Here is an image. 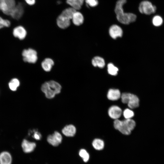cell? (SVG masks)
Instances as JSON below:
<instances>
[{
  "label": "cell",
  "instance_id": "1",
  "mask_svg": "<svg viewBox=\"0 0 164 164\" xmlns=\"http://www.w3.org/2000/svg\"><path fill=\"white\" fill-rule=\"evenodd\" d=\"M126 2L127 0H118L116 2L114 11L118 21L122 24L128 25L135 22L137 16L132 13L125 12L123 6Z\"/></svg>",
  "mask_w": 164,
  "mask_h": 164
},
{
  "label": "cell",
  "instance_id": "2",
  "mask_svg": "<svg viewBox=\"0 0 164 164\" xmlns=\"http://www.w3.org/2000/svg\"><path fill=\"white\" fill-rule=\"evenodd\" d=\"M61 89V85L53 80L45 82L41 87V90L45 94L46 97L49 99L53 98L56 94L60 93Z\"/></svg>",
  "mask_w": 164,
  "mask_h": 164
},
{
  "label": "cell",
  "instance_id": "3",
  "mask_svg": "<svg viewBox=\"0 0 164 164\" xmlns=\"http://www.w3.org/2000/svg\"><path fill=\"white\" fill-rule=\"evenodd\" d=\"M76 11L72 7L67 8L63 11L58 17L57 24L59 27L65 29L69 27L70 24L74 13Z\"/></svg>",
  "mask_w": 164,
  "mask_h": 164
},
{
  "label": "cell",
  "instance_id": "4",
  "mask_svg": "<svg viewBox=\"0 0 164 164\" xmlns=\"http://www.w3.org/2000/svg\"><path fill=\"white\" fill-rule=\"evenodd\" d=\"M121 97V101L124 104H127L131 109L138 107L139 105V100L135 95L129 93H123Z\"/></svg>",
  "mask_w": 164,
  "mask_h": 164
},
{
  "label": "cell",
  "instance_id": "5",
  "mask_svg": "<svg viewBox=\"0 0 164 164\" xmlns=\"http://www.w3.org/2000/svg\"><path fill=\"white\" fill-rule=\"evenodd\" d=\"M156 7L150 1L143 0L140 2L138 6V10L142 14L150 15L155 13Z\"/></svg>",
  "mask_w": 164,
  "mask_h": 164
},
{
  "label": "cell",
  "instance_id": "6",
  "mask_svg": "<svg viewBox=\"0 0 164 164\" xmlns=\"http://www.w3.org/2000/svg\"><path fill=\"white\" fill-rule=\"evenodd\" d=\"M23 61L30 63H35L37 61L38 57L36 51L31 48L25 49L22 52Z\"/></svg>",
  "mask_w": 164,
  "mask_h": 164
},
{
  "label": "cell",
  "instance_id": "7",
  "mask_svg": "<svg viewBox=\"0 0 164 164\" xmlns=\"http://www.w3.org/2000/svg\"><path fill=\"white\" fill-rule=\"evenodd\" d=\"M114 127L115 129L118 130L122 134L129 135L131 133L130 130L124 120L121 121L118 119H115L114 121Z\"/></svg>",
  "mask_w": 164,
  "mask_h": 164
},
{
  "label": "cell",
  "instance_id": "8",
  "mask_svg": "<svg viewBox=\"0 0 164 164\" xmlns=\"http://www.w3.org/2000/svg\"><path fill=\"white\" fill-rule=\"evenodd\" d=\"M62 139V137L60 133L56 131L52 135L48 136L47 141L52 145L56 146L61 143Z\"/></svg>",
  "mask_w": 164,
  "mask_h": 164
},
{
  "label": "cell",
  "instance_id": "9",
  "mask_svg": "<svg viewBox=\"0 0 164 164\" xmlns=\"http://www.w3.org/2000/svg\"><path fill=\"white\" fill-rule=\"evenodd\" d=\"M24 12V9L22 4L19 2L16 5L12 11L10 15L14 19L16 20L20 19Z\"/></svg>",
  "mask_w": 164,
  "mask_h": 164
},
{
  "label": "cell",
  "instance_id": "10",
  "mask_svg": "<svg viewBox=\"0 0 164 164\" xmlns=\"http://www.w3.org/2000/svg\"><path fill=\"white\" fill-rule=\"evenodd\" d=\"M109 34L111 38L115 39L118 37H121L123 35L122 28L118 25L114 24L109 29Z\"/></svg>",
  "mask_w": 164,
  "mask_h": 164
},
{
  "label": "cell",
  "instance_id": "11",
  "mask_svg": "<svg viewBox=\"0 0 164 164\" xmlns=\"http://www.w3.org/2000/svg\"><path fill=\"white\" fill-rule=\"evenodd\" d=\"M21 146L25 153H29L34 150L36 147V144L35 142H30L24 139L22 142Z\"/></svg>",
  "mask_w": 164,
  "mask_h": 164
},
{
  "label": "cell",
  "instance_id": "12",
  "mask_svg": "<svg viewBox=\"0 0 164 164\" xmlns=\"http://www.w3.org/2000/svg\"><path fill=\"white\" fill-rule=\"evenodd\" d=\"M122 114V110L119 107L114 105L111 106L108 111L109 116L114 119H118Z\"/></svg>",
  "mask_w": 164,
  "mask_h": 164
},
{
  "label": "cell",
  "instance_id": "13",
  "mask_svg": "<svg viewBox=\"0 0 164 164\" xmlns=\"http://www.w3.org/2000/svg\"><path fill=\"white\" fill-rule=\"evenodd\" d=\"M13 34L14 37L19 39L22 40L26 37L27 32L24 27L22 26H18L13 29Z\"/></svg>",
  "mask_w": 164,
  "mask_h": 164
},
{
  "label": "cell",
  "instance_id": "14",
  "mask_svg": "<svg viewBox=\"0 0 164 164\" xmlns=\"http://www.w3.org/2000/svg\"><path fill=\"white\" fill-rule=\"evenodd\" d=\"M12 156L10 152L3 151L0 153V164H12Z\"/></svg>",
  "mask_w": 164,
  "mask_h": 164
},
{
  "label": "cell",
  "instance_id": "15",
  "mask_svg": "<svg viewBox=\"0 0 164 164\" xmlns=\"http://www.w3.org/2000/svg\"><path fill=\"white\" fill-rule=\"evenodd\" d=\"M121 97L119 90L117 89H111L109 90L107 97L109 100L115 101L118 100Z\"/></svg>",
  "mask_w": 164,
  "mask_h": 164
},
{
  "label": "cell",
  "instance_id": "16",
  "mask_svg": "<svg viewBox=\"0 0 164 164\" xmlns=\"http://www.w3.org/2000/svg\"><path fill=\"white\" fill-rule=\"evenodd\" d=\"M72 20L75 25L79 26L83 23L84 18L81 13L76 11L74 13Z\"/></svg>",
  "mask_w": 164,
  "mask_h": 164
},
{
  "label": "cell",
  "instance_id": "17",
  "mask_svg": "<svg viewBox=\"0 0 164 164\" xmlns=\"http://www.w3.org/2000/svg\"><path fill=\"white\" fill-rule=\"evenodd\" d=\"M63 133L66 136L72 137L74 135L76 132V129L74 126L72 125L65 126L62 129Z\"/></svg>",
  "mask_w": 164,
  "mask_h": 164
},
{
  "label": "cell",
  "instance_id": "18",
  "mask_svg": "<svg viewBox=\"0 0 164 164\" xmlns=\"http://www.w3.org/2000/svg\"><path fill=\"white\" fill-rule=\"evenodd\" d=\"M53 61L51 58H46L42 62L41 66L44 70L49 72L54 65Z\"/></svg>",
  "mask_w": 164,
  "mask_h": 164
},
{
  "label": "cell",
  "instance_id": "19",
  "mask_svg": "<svg viewBox=\"0 0 164 164\" xmlns=\"http://www.w3.org/2000/svg\"><path fill=\"white\" fill-rule=\"evenodd\" d=\"M84 1V0H67L66 2L71 7L77 11L81 8Z\"/></svg>",
  "mask_w": 164,
  "mask_h": 164
},
{
  "label": "cell",
  "instance_id": "20",
  "mask_svg": "<svg viewBox=\"0 0 164 164\" xmlns=\"http://www.w3.org/2000/svg\"><path fill=\"white\" fill-rule=\"evenodd\" d=\"M92 63L94 67H98L101 68L104 67L105 65L104 60L102 58L98 56H95L92 59Z\"/></svg>",
  "mask_w": 164,
  "mask_h": 164
},
{
  "label": "cell",
  "instance_id": "21",
  "mask_svg": "<svg viewBox=\"0 0 164 164\" xmlns=\"http://www.w3.org/2000/svg\"><path fill=\"white\" fill-rule=\"evenodd\" d=\"M20 84V81L18 79L13 78L9 82L8 85L10 90L14 91L17 90Z\"/></svg>",
  "mask_w": 164,
  "mask_h": 164
},
{
  "label": "cell",
  "instance_id": "22",
  "mask_svg": "<svg viewBox=\"0 0 164 164\" xmlns=\"http://www.w3.org/2000/svg\"><path fill=\"white\" fill-rule=\"evenodd\" d=\"M92 144L93 147L97 150H102L104 148V141L98 138L94 139L92 142Z\"/></svg>",
  "mask_w": 164,
  "mask_h": 164
},
{
  "label": "cell",
  "instance_id": "23",
  "mask_svg": "<svg viewBox=\"0 0 164 164\" xmlns=\"http://www.w3.org/2000/svg\"><path fill=\"white\" fill-rule=\"evenodd\" d=\"M5 0L7 4L8 8V10L4 14L7 15H10L12 11L16 5L15 1V0Z\"/></svg>",
  "mask_w": 164,
  "mask_h": 164
},
{
  "label": "cell",
  "instance_id": "24",
  "mask_svg": "<svg viewBox=\"0 0 164 164\" xmlns=\"http://www.w3.org/2000/svg\"><path fill=\"white\" fill-rule=\"evenodd\" d=\"M152 22L154 26H159L163 23V19L160 15H156L153 17L152 19Z\"/></svg>",
  "mask_w": 164,
  "mask_h": 164
},
{
  "label": "cell",
  "instance_id": "25",
  "mask_svg": "<svg viewBox=\"0 0 164 164\" xmlns=\"http://www.w3.org/2000/svg\"><path fill=\"white\" fill-rule=\"evenodd\" d=\"M118 69L117 67L111 63H110L108 65V73L110 75L113 76L116 75L118 73Z\"/></svg>",
  "mask_w": 164,
  "mask_h": 164
},
{
  "label": "cell",
  "instance_id": "26",
  "mask_svg": "<svg viewBox=\"0 0 164 164\" xmlns=\"http://www.w3.org/2000/svg\"><path fill=\"white\" fill-rule=\"evenodd\" d=\"M79 155L85 162H87L89 159V155L87 152L84 149H81L79 152Z\"/></svg>",
  "mask_w": 164,
  "mask_h": 164
},
{
  "label": "cell",
  "instance_id": "27",
  "mask_svg": "<svg viewBox=\"0 0 164 164\" xmlns=\"http://www.w3.org/2000/svg\"><path fill=\"white\" fill-rule=\"evenodd\" d=\"M123 115L126 119H131L134 116V113L131 110L127 108L124 111Z\"/></svg>",
  "mask_w": 164,
  "mask_h": 164
},
{
  "label": "cell",
  "instance_id": "28",
  "mask_svg": "<svg viewBox=\"0 0 164 164\" xmlns=\"http://www.w3.org/2000/svg\"><path fill=\"white\" fill-rule=\"evenodd\" d=\"M130 130L132 131L135 126V121L131 119H127L124 120Z\"/></svg>",
  "mask_w": 164,
  "mask_h": 164
},
{
  "label": "cell",
  "instance_id": "29",
  "mask_svg": "<svg viewBox=\"0 0 164 164\" xmlns=\"http://www.w3.org/2000/svg\"><path fill=\"white\" fill-rule=\"evenodd\" d=\"M10 24V22L9 20L4 19L0 16V29L5 27H9Z\"/></svg>",
  "mask_w": 164,
  "mask_h": 164
},
{
  "label": "cell",
  "instance_id": "30",
  "mask_svg": "<svg viewBox=\"0 0 164 164\" xmlns=\"http://www.w3.org/2000/svg\"><path fill=\"white\" fill-rule=\"evenodd\" d=\"M0 10L5 14L8 10V8L5 0H0Z\"/></svg>",
  "mask_w": 164,
  "mask_h": 164
},
{
  "label": "cell",
  "instance_id": "31",
  "mask_svg": "<svg viewBox=\"0 0 164 164\" xmlns=\"http://www.w3.org/2000/svg\"><path fill=\"white\" fill-rule=\"evenodd\" d=\"M85 2L88 6L95 7L98 4V0H85Z\"/></svg>",
  "mask_w": 164,
  "mask_h": 164
},
{
  "label": "cell",
  "instance_id": "32",
  "mask_svg": "<svg viewBox=\"0 0 164 164\" xmlns=\"http://www.w3.org/2000/svg\"><path fill=\"white\" fill-rule=\"evenodd\" d=\"M33 137L37 140H40L41 137L40 134L37 131L34 132Z\"/></svg>",
  "mask_w": 164,
  "mask_h": 164
},
{
  "label": "cell",
  "instance_id": "33",
  "mask_svg": "<svg viewBox=\"0 0 164 164\" xmlns=\"http://www.w3.org/2000/svg\"><path fill=\"white\" fill-rule=\"evenodd\" d=\"M26 3L29 5H33L35 2V0H25Z\"/></svg>",
  "mask_w": 164,
  "mask_h": 164
}]
</instances>
